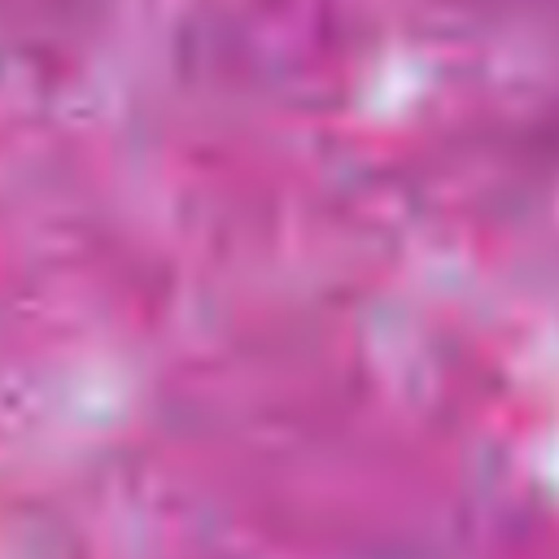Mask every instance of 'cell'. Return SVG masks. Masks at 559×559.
<instances>
[]
</instances>
